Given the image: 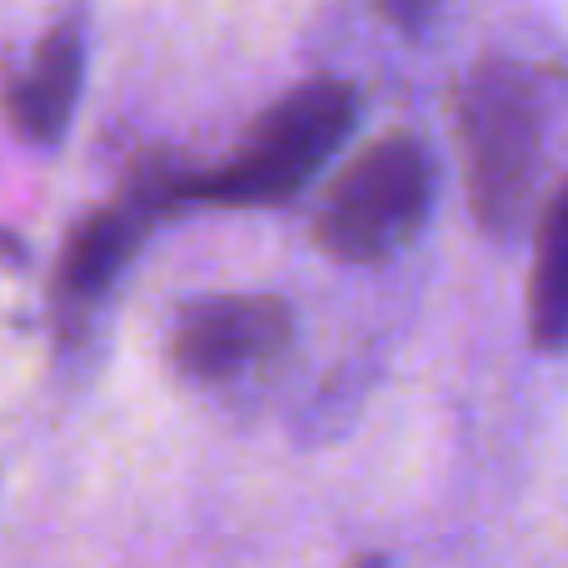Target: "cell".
Segmentation results:
<instances>
[{"label":"cell","instance_id":"cell-8","mask_svg":"<svg viewBox=\"0 0 568 568\" xmlns=\"http://www.w3.org/2000/svg\"><path fill=\"white\" fill-rule=\"evenodd\" d=\"M384 6H389L394 20H404V26H419V20L434 10V0H384Z\"/></svg>","mask_w":568,"mask_h":568},{"label":"cell","instance_id":"cell-1","mask_svg":"<svg viewBox=\"0 0 568 568\" xmlns=\"http://www.w3.org/2000/svg\"><path fill=\"white\" fill-rule=\"evenodd\" d=\"M359 95L344 80H304L265 110L235 155L210 170H175V205H220V210H265L294 200L349 140Z\"/></svg>","mask_w":568,"mask_h":568},{"label":"cell","instance_id":"cell-5","mask_svg":"<svg viewBox=\"0 0 568 568\" xmlns=\"http://www.w3.org/2000/svg\"><path fill=\"white\" fill-rule=\"evenodd\" d=\"M175 210V170H145L115 205L95 210L85 225H75L65 255L55 270V304L70 324H80L135 260L150 225Z\"/></svg>","mask_w":568,"mask_h":568},{"label":"cell","instance_id":"cell-6","mask_svg":"<svg viewBox=\"0 0 568 568\" xmlns=\"http://www.w3.org/2000/svg\"><path fill=\"white\" fill-rule=\"evenodd\" d=\"M80 75H85L80 30L75 26L50 30L45 45H40L36 60L26 65V75H16V85L6 90L10 125H16L30 145H55V140L65 135L70 115H75Z\"/></svg>","mask_w":568,"mask_h":568},{"label":"cell","instance_id":"cell-3","mask_svg":"<svg viewBox=\"0 0 568 568\" xmlns=\"http://www.w3.org/2000/svg\"><path fill=\"white\" fill-rule=\"evenodd\" d=\"M434 205V160L424 140L379 135L329 185L314 215V245L339 265H379L404 250Z\"/></svg>","mask_w":568,"mask_h":568},{"label":"cell","instance_id":"cell-4","mask_svg":"<svg viewBox=\"0 0 568 568\" xmlns=\"http://www.w3.org/2000/svg\"><path fill=\"white\" fill-rule=\"evenodd\" d=\"M290 334L294 314L275 294H205L170 324V364L190 384H230L284 354Z\"/></svg>","mask_w":568,"mask_h":568},{"label":"cell","instance_id":"cell-7","mask_svg":"<svg viewBox=\"0 0 568 568\" xmlns=\"http://www.w3.org/2000/svg\"><path fill=\"white\" fill-rule=\"evenodd\" d=\"M529 339L544 354L568 349V180L544 205L529 275Z\"/></svg>","mask_w":568,"mask_h":568},{"label":"cell","instance_id":"cell-2","mask_svg":"<svg viewBox=\"0 0 568 568\" xmlns=\"http://www.w3.org/2000/svg\"><path fill=\"white\" fill-rule=\"evenodd\" d=\"M454 135L464 150L469 205L489 235H514L534 210L544 170L539 80L514 60H484L454 95Z\"/></svg>","mask_w":568,"mask_h":568}]
</instances>
